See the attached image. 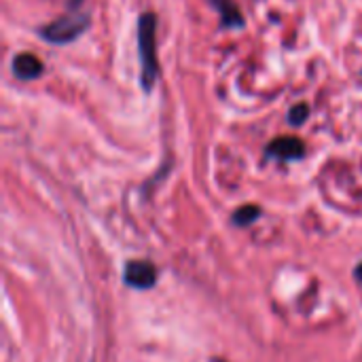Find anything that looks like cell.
<instances>
[{
  "instance_id": "cell-11",
  "label": "cell",
  "mask_w": 362,
  "mask_h": 362,
  "mask_svg": "<svg viewBox=\"0 0 362 362\" xmlns=\"http://www.w3.org/2000/svg\"><path fill=\"white\" fill-rule=\"evenodd\" d=\"M212 362H225V361H218V358H214V361H212Z\"/></svg>"
},
{
  "instance_id": "cell-1",
  "label": "cell",
  "mask_w": 362,
  "mask_h": 362,
  "mask_svg": "<svg viewBox=\"0 0 362 362\" xmlns=\"http://www.w3.org/2000/svg\"><path fill=\"white\" fill-rule=\"evenodd\" d=\"M138 51H140V81L144 91H153L159 76L157 59V19L153 13H142L138 19Z\"/></svg>"
},
{
  "instance_id": "cell-7",
  "label": "cell",
  "mask_w": 362,
  "mask_h": 362,
  "mask_svg": "<svg viewBox=\"0 0 362 362\" xmlns=\"http://www.w3.org/2000/svg\"><path fill=\"white\" fill-rule=\"evenodd\" d=\"M261 216V210L257 206H242L240 210H235L233 214V223L240 225V227H246L250 223H255L257 218Z\"/></svg>"
},
{
  "instance_id": "cell-5",
  "label": "cell",
  "mask_w": 362,
  "mask_h": 362,
  "mask_svg": "<svg viewBox=\"0 0 362 362\" xmlns=\"http://www.w3.org/2000/svg\"><path fill=\"white\" fill-rule=\"evenodd\" d=\"M13 74L21 81H34L42 74V62L32 53H19L13 59Z\"/></svg>"
},
{
  "instance_id": "cell-4",
  "label": "cell",
  "mask_w": 362,
  "mask_h": 362,
  "mask_svg": "<svg viewBox=\"0 0 362 362\" xmlns=\"http://www.w3.org/2000/svg\"><path fill=\"white\" fill-rule=\"evenodd\" d=\"M267 153L276 159H282V161H291V159H301L303 153H305V146L299 138H293V136H282L278 140H274L269 146H267Z\"/></svg>"
},
{
  "instance_id": "cell-2",
  "label": "cell",
  "mask_w": 362,
  "mask_h": 362,
  "mask_svg": "<svg viewBox=\"0 0 362 362\" xmlns=\"http://www.w3.org/2000/svg\"><path fill=\"white\" fill-rule=\"evenodd\" d=\"M87 28H89V17L87 15H64V17L47 23L45 28H40V36L47 42L66 45V42L76 40Z\"/></svg>"
},
{
  "instance_id": "cell-6",
  "label": "cell",
  "mask_w": 362,
  "mask_h": 362,
  "mask_svg": "<svg viewBox=\"0 0 362 362\" xmlns=\"http://www.w3.org/2000/svg\"><path fill=\"white\" fill-rule=\"evenodd\" d=\"M212 4L218 8L221 13V21L223 28H242L244 25V17L242 11L238 8V4L233 0H212Z\"/></svg>"
},
{
  "instance_id": "cell-3",
  "label": "cell",
  "mask_w": 362,
  "mask_h": 362,
  "mask_svg": "<svg viewBox=\"0 0 362 362\" xmlns=\"http://www.w3.org/2000/svg\"><path fill=\"white\" fill-rule=\"evenodd\" d=\"M125 284L138 291L153 288L157 282V267L151 261H129L123 269Z\"/></svg>"
},
{
  "instance_id": "cell-10",
  "label": "cell",
  "mask_w": 362,
  "mask_h": 362,
  "mask_svg": "<svg viewBox=\"0 0 362 362\" xmlns=\"http://www.w3.org/2000/svg\"><path fill=\"white\" fill-rule=\"evenodd\" d=\"M83 0H70V8H78Z\"/></svg>"
},
{
  "instance_id": "cell-8",
  "label": "cell",
  "mask_w": 362,
  "mask_h": 362,
  "mask_svg": "<svg viewBox=\"0 0 362 362\" xmlns=\"http://www.w3.org/2000/svg\"><path fill=\"white\" fill-rule=\"evenodd\" d=\"M308 115H310V108H308L305 104H297V106H293V108H291L288 119H291V123H293V125H301V123L308 119Z\"/></svg>"
},
{
  "instance_id": "cell-9",
  "label": "cell",
  "mask_w": 362,
  "mask_h": 362,
  "mask_svg": "<svg viewBox=\"0 0 362 362\" xmlns=\"http://www.w3.org/2000/svg\"><path fill=\"white\" fill-rule=\"evenodd\" d=\"M354 276L358 278V282H362V263L356 267V272H354Z\"/></svg>"
}]
</instances>
